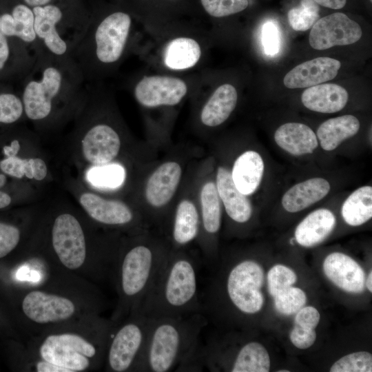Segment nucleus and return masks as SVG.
Returning a JSON list of instances; mask_svg holds the SVG:
<instances>
[{
  "instance_id": "nucleus-34",
  "label": "nucleus",
  "mask_w": 372,
  "mask_h": 372,
  "mask_svg": "<svg viewBox=\"0 0 372 372\" xmlns=\"http://www.w3.org/2000/svg\"><path fill=\"white\" fill-rule=\"evenodd\" d=\"M276 311L285 316H291L302 308L307 302L305 293L300 288L289 287L273 297Z\"/></svg>"
},
{
  "instance_id": "nucleus-36",
  "label": "nucleus",
  "mask_w": 372,
  "mask_h": 372,
  "mask_svg": "<svg viewBox=\"0 0 372 372\" xmlns=\"http://www.w3.org/2000/svg\"><path fill=\"white\" fill-rule=\"evenodd\" d=\"M331 372H371L372 355L366 351L346 355L330 368Z\"/></svg>"
},
{
  "instance_id": "nucleus-51",
  "label": "nucleus",
  "mask_w": 372,
  "mask_h": 372,
  "mask_svg": "<svg viewBox=\"0 0 372 372\" xmlns=\"http://www.w3.org/2000/svg\"><path fill=\"white\" fill-rule=\"evenodd\" d=\"M52 0H24L28 6L36 7L49 4Z\"/></svg>"
},
{
  "instance_id": "nucleus-16",
  "label": "nucleus",
  "mask_w": 372,
  "mask_h": 372,
  "mask_svg": "<svg viewBox=\"0 0 372 372\" xmlns=\"http://www.w3.org/2000/svg\"><path fill=\"white\" fill-rule=\"evenodd\" d=\"M32 11L37 38L43 42L52 55L64 57L69 48L58 28L63 18L61 10L57 6L49 3L34 7Z\"/></svg>"
},
{
  "instance_id": "nucleus-53",
  "label": "nucleus",
  "mask_w": 372,
  "mask_h": 372,
  "mask_svg": "<svg viewBox=\"0 0 372 372\" xmlns=\"http://www.w3.org/2000/svg\"><path fill=\"white\" fill-rule=\"evenodd\" d=\"M6 182V177L4 174H0V188L2 187Z\"/></svg>"
},
{
  "instance_id": "nucleus-47",
  "label": "nucleus",
  "mask_w": 372,
  "mask_h": 372,
  "mask_svg": "<svg viewBox=\"0 0 372 372\" xmlns=\"http://www.w3.org/2000/svg\"><path fill=\"white\" fill-rule=\"evenodd\" d=\"M36 368L38 372H71L68 369L49 362L45 360L38 362Z\"/></svg>"
},
{
  "instance_id": "nucleus-22",
  "label": "nucleus",
  "mask_w": 372,
  "mask_h": 372,
  "mask_svg": "<svg viewBox=\"0 0 372 372\" xmlns=\"http://www.w3.org/2000/svg\"><path fill=\"white\" fill-rule=\"evenodd\" d=\"M274 139L277 145L294 156L312 153L318 142L314 132L307 125L299 123H287L276 131Z\"/></svg>"
},
{
  "instance_id": "nucleus-14",
  "label": "nucleus",
  "mask_w": 372,
  "mask_h": 372,
  "mask_svg": "<svg viewBox=\"0 0 372 372\" xmlns=\"http://www.w3.org/2000/svg\"><path fill=\"white\" fill-rule=\"evenodd\" d=\"M323 270L332 283L347 292L360 293L364 290V270L356 261L343 253L329 254L324 260Z\"/></svg>"
},
{
  "instance_id": "nucleus-19",
  "label": "nucleus",
  "mask_w": 372,
  "mask_h": 372,
  "mask_svg": "<svg viewBox=\"0 0 372 372\" xmlns=\"http://www.w3.org/2000/svg\"><path fill=\"white\" fill-rule=\"evenodd\" d=\"M216 187L229 218L238 223L247 222L252 214L249 200L237 189L231 173L223 167L218 169Z\"/></svg>"
},
{
  "instance_id": "nucleus-15",
  "label": "nucleus",
  "mask_w": 372,
  "mask_h": 372,
  "mask_svg": "<svg viewBox=\"0 0 372 372\" xmlns=\"http://www.w3.org/2000/svg\"><path fill=\"white\" fill-rule=\"evenodd\" d=\"M341 63L330 57H318L302 63L285 76L284 85L290 89L309 87L334 79Z\"/></svg>"
},
{
  "instance_id": "nucleus-29",
  "label": "nucleus",
  "mask_w": 372,
  "mask_h": 372,
  "mask_svg": "<svg viewBox=\"0 0 372 372\" xmlns=\"http://www.w3.org/2000/svg\"><path fill=\"white\" fill-rule=\"evenodd\" d=\"M200 222L195 205L188 200L178 204L172 228V238L178 246L185 245L198 237Z\"/></svg>"
},
{
  "instance_id": "nucleus-24",
  "label": "nucleus",
  "mask_w": 372,
  "mask_h": 372,
  "mask_svg": "<svg viewBox=\"0 0 372 372\" xmlns=\"http://www.w3.org/2000/svg\"><path fill=\"white\" fill-rule=\"evenodd\" d=\"M264 172V163L260 155L247 151L235 161L231 177L237 189L245 195L254 193L259 186Z\"/></svg>"
},
{
  "instance_id": "nucleus-6",
  "label": "nucleus",
  "mask_w": 372,
  "mask_h": 372,
  "mask_svg": "<svg viewBox=\"0 0 372 372\" xmlns=\"http://www.w3.org/2000/svg\"><path fill=\"white\" fill-rule=\"evenodd\" d=\"M114 334L107 353L109 368L115 372L134 369L143 351L151 318L138 312Z\"/></svg>"
},
{
  "instance_id": "nucleus-26",
  "label": "nucleus",
  "mask_w": 372,
  "mask_h": 372,
  "mask_svg": "<svg viewBox=\"0 0 372 372\" xmlns=\"http://www.w3.org/2000/svg\"><path fill=\"white\" fill-rule=\"evenodd\" d=\"M360 130L358 119L350 114L328 119L317 130L320 145L326 151H332L344 140L355 136Z\"/></svg>"
},
{
  "instance_id": "nucleus-21",
  "label": "nucleus",
  "mask_w": 372,
  "mask_h": 372,
  "mask_svg": "<svg viewBox=\"0 0 372 372\" xmlns=\"http://www.w3.org/2000/svg\"><path fill=\"white\" fill-rule=\"evenodd\" d=\"M335 223V217L330 210L317 209L307 216L298 225L295 231V239L303 247L316 246L329 236Z\"/></svg>"
},
{
  "instance_id": "nucleus-50",
  "label": "nucleus",
  "mask_w": 372,
  "mask_h": 372,
  "mask_svg": "<svg viewBox=\"0 0 372 372\" xmlns=\"http://www.w3.org/2000/svg\"><path fill=\"white\" fill-rule=\"evenodd\" d=\"M12 199L10 195L0 191V209L8 207L11 203Z\"/></svg>"
},
{
  "instance_id": "nucleus-52",
  "label": "nucleus",
  "mask_w": 372,
  "mask_h": 372,
  "mask_svg": "<svg viewBox=\"0 0 372 372\" xmlns=\"http://www.w3.org/2000/svg\"><path fill=\"white\" fill-rule=\"evenodd\" d=\"M366 282V285L368 289V290L371 292L372 291V271H371L368 275Z\"/></svg>"
},
{
  "instance_id": "nucleus-31",
  "label": "nucleus",
  "mask_w": 372,
  "mask_h": 372,
  "mask_svg": "<svg viewBox=\"0 0 372 372\" xmlns=\"http://www.w3.org/2000/svg\"><path fill=\"white\" fill-rule=\"evenodd\" d=\"M342 216L351 226L361 225L372 217V187L363 186L353 192L342 207Z\"/></svg>"
},
{
  "instance_id": "nucleus-38",
  "label": "nucleus",
  "mask_w": 372,
  "mask_h": 372,
  "mask_svg": "<svg viewBox=\"0 0 372 372\" xmlns=\"http://www.w3.org/2000/svg\"><path fill=\"white\" fill-rule=\"evenodd\" d=\"M205 11L214 17L240 12L248 6L247 0H200Z\"/></svg>"
},
{
  "instance_id": "nucleus-46",
  "label": "nucleus",
  "mask_w": 372,
  "mask_h": 372,
  "mask_svg": "<svg viewBox=\"0 0 372 372\" xmlns=\"http://www.w3.org/2000/svg\"><path fill=\"white\" fill-rule=\"evenodd\" d=\"M10 56V46L8 37L5 36L0 29V70H1Z\"/></svg>"
},
{
  "instance_id": "nucleus-30",
  "label": "nucleus",
  "mask_w": 372,
  "mask_h": 372,
  "mask_svg": "<svg viewBox=\"0 0 372 372\" xmlns=\"http://www.w3.org/2000/svg\"><path fill=\"white\" fill-rule=\"evenodd\" d=\"M269 369V353L263 345L256 342L242 345L230 364L232 372H268Z\"/></svg>"
},
{
  "instance_id": "nucleus-45",
  "label": "nucleus",
  "mask_w": 372,
  "mask_h": 372,
  "mask_svg": "<svg viewBox=\"0 0 372 372\" xmlns=\"http://www.w3.org/2000/svg\"><path fill=\"white\" fill-rule=\"evenodd\" d=\"M30 178L37 180H43L48 172L47 165L43 160L40 158H30Z\"/></svg>"
},
{
  "instance_id": "nucleus-4",
  "label": "nucleus",
  "mask_w": 372,
  "mask_h": 372,
  "mask_svg": "<svg viewBox=\"0 0 372 372\" xmlns=\"http://www.w3.org/2000/svg\"><path fill=\"white\" fill-rule=\"evenodd\" d=\"M62 58L59 63L49 61L42 64L36 70L37 75L30 76L24 86L21 101L29 119L46 118L52 112L55 99L69 86L67 72L61 65Z\"/></svg>"
},
{
  "instance_id": "nucleus-42",
  "label": "nucleus",
  "mask_w": 372,
  "mask_h": 372,
  "mask_svg": "<svg viewBox=\"0 0 372 372\" xmlns=\"http://www.w3.org/2000/svg\"><path fill=\"white\" fill-rule=\"evenodd\" d=\"M296 313L294 325L304 329H315L320 322V313L313 307L304 306Z\"/></svg>"
},
{
  "instance_id": "nucleus-3",
  "label": "nucleus",
  "mask_w": 372,
  "mask_h": 372,
  "mask_svg": "<svg viewBox=\"0 0 372 372\" xmlns=\"http://www.w3.org/2000/svg\"><path fill=\"white\" fill-rule=\"evenodd\" d=\"M168 251L146 241L134 245L123 255L119 269L120 290L124 304L133 313L138 311Z\"/></svg>"
},
{
  "instance_id": "nucleus-37",
  "label": "nucleus",
  "mask_w": 372,
  "mask_h": 372,
  "mask_svg": "<svg viewBox=\"0 0 372 372\" xmlns=\"http://www.w3.org/2000/svg\"><path fill=\"white\" fill-rule=\"evenodd\" d=\"M267 279L268 291L273 297L279 291L292 286L297 280V276L288 267L276 265L269 270Z\"/></svg>"
},
{
  "instance_id": "nucleus-43",
  "label": "nucleus",
  "mask_w": 372,
  "mask_h": 372,
  "mask_svg": "<svg viewBox=\"0 0 372 372\" xmlns=\"http://www.w3.org/2000/svg\"><path fill=\"white\" fill-rule=\"evenodd\" d=\"M292 344L298 349H305L313 344L316 339L315 329H304L294 325L289 335Z\"/></svg>"
},
{
  "instance_id": "nucleus-28",
  "label": "nucleus",
  "mask_w": 372,
  "mask_h": 372,
  "mask_svg": "<svg viewBox=\"0 0 372 372\" xmlns=\"http://www.w3.org/2000/svg\"><path fill=\"white\" fill-rule=\"evenodd\" d=\"M200 55V47L196 41L178 37L172 40L166 46L164 63L172 70H185L195 65Z\"/></svg>"
},
{
  "instance_id": "nucleus-27",
  "label": "nucleus",
  "mask_w": 372,
  "mask_h": 372,
  "mask_svg": "<svg viewBox=\"0 0 372 372\" xmlns=\"http://www.w3.org/2000/svg\"><path fill=\"white\" fill-rule=\"evenodd\" d=\"M32 9L25 4L15 6L12 13L0 16V29L7 37H17L25 43H33L37 38L34 30Z\"/></svg>"
},
{
  "instance_id": "nucleus-13",
  "label": "nucleus",
  "mask_w": 372,
  "mask_h": 372,
  "mask_svg": "<svg viewBox=\"0 0 372 372\" xmlns=\"http://www.w3.org/2000/svg\"><path fill=\"white\" fill-rule=\"evenodd\" d=\"M82 153L90 163L102 166L110 163L118 154L121 140L117 132L106 124H96L84 134Z\"/></svg>"
},
{
  "instance_id": "nucleus-35",
  "label": "nucleus",
  "mask_w": 372,
  "mask_h": 372,
  "mask_svg": "<svg viewBox=\"0 0 372 372\" xmlns=\"http://www.w3.org/2000/svg\"><path fill=\"white\" fill-rule=\"evenodd\" d=\"M88 178L92 183L97 186L114 188L123 183L125 172L118 165H105L92 169Z\"/></svg>"
},
{
  "instance_id": "nucleus-20",
  "label": "nucleus",
  "mask_w": 372,
  "mask_h": 372,
  "mask_svg": "<svg viewBox=\"0 0 372 372\" xmlns=\"http://www.w3.org/2000/svg\"><path fill=\"white\" fill-rule=\"evenodd\" d=\"M349 99L347 91L335 83L309 87L301 96L302 104L309 110L320 113H335L342 110Z\"/></svg>"
},
{
  "instance_id": "nucleus-54",
  "label": "nucleus",
  "mask_w": 372,
  "mask_h": 372,
  "mask_svg": "<svg viewBox=\"0 0 372 372\" xmlns=\"http://www.w3.org/2000/svg\"><path fill=\"white\" fill-rule=\"evenodd\" d=\"M279 372H289V371L287 370H280V371H278Z\"/></svg>"
},
{
  "instance_id": "nucleus-44",
  "label": "nucleus",
  "mask_w": 372,
  "mask_h": 372,
  "mask_svg": "<svg viewBox=\"0 0 372 372\" xmlns=\"http://www.w3.org/2000/svg\"><path fill=\"white\" fill-rule=\"evenodd\" d=\"M27 159L17 156H6L0 162V169L8 175L18 178L25 176Z\"/></svg>"
},
{
  "instance_id": "nucleus-10",
  "label": "nucleus",
  "mask_w": 372,
  "mask_h": 372,
  "mask_svg": "<svg viewBox=\"0 0 372 372\" xmlns=\"http://www.w3.org/2000/svg\"><path fill=\"white\" fill-rule=\"evenodd\" d=\"M362 35L360 25L345 14L335 12L319 19L312 26L309 42L316 50L347 45L358 41Z\"/></svg>"
},
{
  "instance_id": "nucleus-48",
  "label": "nucleus",
  "mask_w": 372,
  "mask_h": 372,
  "mask_svg": "<svg viewBox=\"0 0 372 372\" xmlns=\"http://www.w3.org/2000/svg\"><path fill=\"white\" fill-rule=\"evenodd\" d=\"M316 3L325 8L331 9H340L343 8L347 0H313Z\"/></svg>"
},
{
  "instance_id": "nucleus-17",
  "label": "nucleus",
  "mask_w": 372,
  "mask_h": 372,
  "mask_svg": "<svg viewBox=\"0 0 372 372\" xmlns=\"http://www.w3.org/2000/svg\"><path fill=\"white\" fill-rule=\"evenodd\" d=\"M79 203L87 214L94 220L107 225L130 224L134 215L130 207L116 200H106L91 192L79 197Z\"/></svg>"
},
{
  "instance_id": "nucleus-7",
  "label": "nucleus",
  "mask_w": 372,
  "mask_h": 372,
  "mask_svg": "<svg viewBox=\"0 0 372 372\" xmlns=\"http://www.w3.org/2000/svg\"><path fill=\"white\" fill-rule=\"evenodd\" d=\"M96 354L92 343L74 333L50 335L40 347L43 360L69 369L81 371L90 364V359Z\"/></svg>"
},
{
  "instance_id": "nucleus-55",
  "label": "nucleus",
  "mask_w": 372,
  "mask_h": 372,
  "mask_svg": "<svg viewBox=\"0 0 372 372\" xmlns=\"http://www.w3.org/2000/svg\"><path fill=\"white\" fill-rule=\"evenodd\" d=\"M371 1H372V0H370Z\"/></svg>"
},
{
  "instance_id": "nucleus-41",
  "label": "nucleus",
  "mask_w": 372,
  "mask_h": 372,
  "mask_svg": "<svg viewBox=\"0 0 372 372\" xmlns=\"http://www.w3.org/2000/svg\"><path fill=\"white\" fill-rule=\"evenodd\" d=\"M262 41L265 53L275 55L280 49V33L277 25L272 21L266 22L262 27Z\"/></svg>"
},
{
  "instance_id": "nucleus-33",
  "label": "nucleus",
  "mask_w": 372,
  "mask_h": 372,
  "mask_svg": "<svg viewBox=\"0 0 372 372\" xmlns=\"http://www.w3.org/2000/svg\"><path fill=\"white\" fill-rule=\"evenodd\" d=\"M320 8L313 0H301L287 14L290 26L296 31H306L319 19Z\"/></svg>"
},
{
  "instance_id": "nucleus-23",
  "label": "nucleus",
  "mask_w": 372,
  "mask_h": 372,
  "mask_svg": "<svg viewBox=\"0 0 372 372\" xmlns=\"http://www.w3.org/2000/svg\"><path fill=\"white\" fill-rule=\"evenodd\" d=\"M330 190L329 182L322 178H313L298 183L284 194L282 205L289 212L306 209L324 198Z\"/></svg>"
},
{
  "instance_id": "nucleus-5",
  "label": "nucleus",
  "mask_w": 372,
  "mask_h": 372,
  "mask_svg": "<svg viewBox=\"0 0 372 372\" xmlns=\"http://www.w3.org/2000/svg\"><path fill=\"white\" fill-rule=\"evenodd\" d=\"M263 283L261 265L252 260H242L235 263L226 275V298L238 312L244 315L256 313L264 304L261 291Z\"/></svg>"
},
{
  "instance_id": "nucleus-1",
  "label": "nucleus",
  "mask_w": 372,
  "mask_h": 372,
  "mask_svg": "<svg viewBox=\"0 0 372 372\" xmlns=\"http://www.w3.org/2000/svg\"><path fill=\"white\" fill-rule=\"evenodd\" d=\"M198 265L180 251H168L138 313L151 318H180L201 313Z\"/></svg>"
},
{
  "instance_id": "nucleus-32",
  "label": "nucleus",
  "mask_w": 372,
  "mask_h": 372,
  "mask_svg": "<svg viewBox=\"0 0 372 372\" xmlns=\"http://www.w3.org/2000/svg\"><path fill=\"white\" fill-rule=\"evenodd\" d=\"M202 225L209 236L216 234L221 223V207L216 185L212 182L204 185L200 193Z\"/></svg>"
},
{
  "instance_id": "nucleus-12",
  "label": "nucleus",
  "mask_w": 372,
  "mask_h": 372,
  "mask_svg": "<svg viewBox=\"0 0 372 372\" xmlns=\"http://www.w3.org/2000/svg\"><path fill=\"white\" fill-rule=\"evenodd\" d=\"M22 309L32 321L45 324L70 318L75 311V307L65 297L33 291L23 298Z\"/></svg>"
},
{
  "instance_id": "nucleus-39",
  "label": "nucleus",
  "mask_w": 372,
  "mask_h": 372,
  "mask_svg": "<svg viewBox=\"0 0 372 372\" xmlns=\"http://www.w3.org/2000/svg\"><path fill=\"white\" fill-rule=\"evenodd\" d=\"M21 99L12 93L0 94V123L10 124L19 120L23 113Z\"/></svg>"
},
{
  "instance_id": "nucleus-49",
  "label": "nucleus",
  "mask_w": 372,
  "mask_h": 372,
  "mask_svg": "<svg viewBox=\"0 0 372 372\" xmlns=\"http://www.w3.org/2000/svg\"><path fill=\"white\" fill-rule=\"evenodd\" d=\"M20 149V144L17 140L11 142L8 146L3 147V153L6 156H17Z\"/></svg>"
},
{
  "instance_id": "nucleus-8",
  "label": "nucleus",
  "mask_w": 372,
  "mask_h": 372,
  "mask_svg": "<svg viewBox=\"0 0 372 372\" xmlns=\"http://www.w3.org/2000/svg\"><path fill=\"white\" fill-rule=\"evenodd\" d=\"M52 242L61 262L68 269H76L85 262V236L79 220L70 214L59 215L53 224Z\"/></svg>"
},
{
  "instance_id": "nucleus-25",
  "label": "nucleus",
  "mask_w": 372,
  "mask_h": 372,
  "mask_svg": "<svg viewBox=\"0 0 372 372\" xmlns=\"http://www.w3.org/2000/svg\"><path fill=\"white\" fill-rule=\"evenodd\" d=\"M237 99V92L233 85L223 84L219 86L202 110V123L209 127L222 124L236 107Z\"/></svg>"
},
{
  "instance_id": "nucleus-18",
  "label": "nucleus",
  "mask_w": 372,
  "mask_h": 372,
  "mask_svg": "<svg viewBox=\"0 0 372 372\" xmlns=\"http://www.w3.org/2000/svg\"><path fill=\"white\" fill-rule=\"evenodd\" d=\"M181 177V168L176 162L162 164L149 177L145 196L149 203L160 207L166 205L174 196Z\"/></svg>"
},
{
  "instance_id": "nucleus-11",
  "label": "nucleus",
  "mask_w": 372,
  "mask_h": 372,
  "mask_svg": "<svg viewBox=\"0 0 372 372\" xmlns=\"http://www.w3.org/2000/svg\"><path fill=\"white\" fill-rule=\"evenodd\" d=\"M185 83L167 76H144L136 85L134 96L145 107L175 105L187 93Z\"/></svg>"
},
{
  "instance_id": "nucleus-2",
  "label": "nucleus",
  "mask_w": 372,
  "mask_h": 372,
  "mask_svg": "<svg viewBox=\"0 0 372 372\" xmlns=\"http://www.w3.org/2000/svg\"><path fill=\"white\" fill-rule=\"evenodd\" d=\"M206 324L207 318L202 313L180 318H151L145 345L134 369L145 372L176 371L197 348Z\"/></svg>"
},
{
  "instance_id": "nucleus-9",
  "label": "nucleus",
  "mask_w": 372,
  "mask_h": 372,
  "mask_svg": "<svg viewBox=\"0 0 372 372\" xmlns=\"http://www.w3.org/2000/svg\"><path fill=\"white\" fill-rule=\"evenodd\" d=\"M131 18L123 12H114L97 25L94 32V54L101 63H113L122 56L131 27Z\"/></svg>"
},
{
  "instance_id": "nucleus-40",
  "label": "nucleus",
  "mask_w": 372,
  "mask_h": 372,
  "mask_svg": "<svg viewBox=\"0 0 372 372\" xmlns=\"http://www.w3.org/2000/svg\"><path fill=\"white\" fill-rule=\"evenodd\" d=\"M19 240L20 231L17 227L0 222V258L11 252Z\"/></svg>"
}]
</instances>
